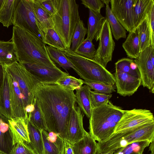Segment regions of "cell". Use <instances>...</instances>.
<instances>
[{
	"label": "cell",
	"instance_id": "cell-18",
	"mask_svg": "<svg viewBox=\"0 0 154 154\" xmlns=\"http://www.w3.org/2000/svg\"><path fill=\"white\" fill-rule=\"evenodd\" d=\"M14 146L9 119L0 113V152L10 154Z\"/></svg>",
	"mask_w": 154,
	"mask_h": 154
},
{
	"label": "cell",
	"instance_id": "cell-23",
	"mask_svg": "<svg viewBox=\"0 0 154 154\" xmlns=\"http://www.w3.org/2000/svg\"><path fill=\"white\" fill-rule=\"evenodd\" d=\"M154 5V0H135L133 12L134 29L146 18Z\"/></svg>",
	"mask_w": 154,
	"mask_h": 154
},
{
	"label": "cell",
	"instance_id": "cell-9",
	"mask_svg": "<svg viewBox=\"0 0 154 154\" xmlns=\"http://www.w3.org/2000/svg\"><path fill=\"white\" fill-rule=\"evenodd\" d=\"M152 122H154L153 115L149 110L134 108L125 110L114 133L131 130Z\"/></svg>",
	"mask_w": 154,
	"mask_h": 154
},
{
	"label": "cell",
	"instance_id": "cell-26",
	"mask_svg": "<svg viewBox=\"0 0 154 154\" xmlns=\"http://www.w3.org/2000/svg\"><path fill=\"white\" fill-rule=\"evenodd\" d=\"M102 1L106 5L105 18L109 23L114 38L117 41L121 38H125L127 31L112 13L109 6L110 0Z\"/></svg>",
	"mask_w": 154,
	"mask_h": 154
},
{
	"label": "cell",
	"instance_id": "cell-33",
	"mask_svg": "<svg viewBox=\"0 0 154 154\" xmlns=\"http://www.w3.org/2000/svg\"><path fill=\"white\" fill-rule=\"evenodd\" d=\"M87 33V29L85 27L82 20L80 19L77 22L72 37L70 50L74 52L85 40Z\"/></svg>",
	"mask_w": 154,
	"mask_h": 154
},
{
	"label": "cell",
	"instance_id": "cell-50",
	"mask_svg": "<svg viewBox=\"0 0 154 154\" xmlns=\"http://www.w3.org/2000/svg\"><path fill=\"white\" fill-rule=\"evenodd\" d=\"M150 143L149 149L151 152L150 154H154V141H152Z\"/></svg>",
	"mask_w": 154,
	"mask_h": 154
},
{
	"label": "cell",
	"instance_id": "cell-40",
	"mask_svg": "<svg viewBox=\"0 0 154 154\" xmlns=\"http://www.w3.org/2000/svg\"><path fill=\"white\" fill-rule=\"evenodd\" d=\"M42 135L44 154H61L57 147L49 140L47 131L42 130Z\"/></svg>",
	"mask_w": 154,
	"mask_h": 154
},
{
	"label": "cell",
	"instance_id": "cell-21",
	"mask_svg": "<svg viewBox=\"0 0 154 154\" xmlns=\"http://www.w3.org/2000/svg\"><path fill=\"white\" fill-rule=\"evenodd\" d=\"M105 19L100 13L89 9L87 36L86 38L91 41L94 39L96 42L99 40L100 33Z\"/></svg>",
	"mask_w": 154,
	"mask_h": 154
},
{
	"label": "cell",
	"instance_id": "cell-46",
	"mask_svg": "<svg viewBox=\"0 0 154 154\" xmlns=\"http://www.w3.org/2000/svg\"><path fill=\"white\" fill-rule=\"evenodd\" d=\"M146 18L150 31L152 44L154 46V5L149 12Z\"/></svg>",
	"mask_w": 154,
	"mask_h": 154
},
{
	"label": "cell",
	"instance_id": "cell-53",
	"mask_svg": "<svg viewBox=\"0 0 154 154\" xmlns=\"http://www.w3.org/2000/svg\"><path fill=\"white\" fill-rule=\"evenodd\" d=\"M113 154H122L117 149L115 150Z\"/></svg>",
	"mask_w": 154,
	"mask_h": 154
},
{
	"label": "cell",
	"instance_id": "cell-43",
	"mask_svg": "<svg viewBox=\"0 0 154 154\" xmlns=\"http://www.w3.org/2000/svg\"><path fill=\"white\" fill-rule=\"evenodd\" d=\"M10 154H36L25 142L19 143L14 145Z\"/></svg>",
	"mask_w": 154,
	"mask_h": 154
},
{
	"label": "cell",
	"instance_id": "cell-20",
	"mask_svg": "<svg viewBox=\"0 0 154 154\" xmlns=\"http://www.w3.org/2000/svg\"><path fill=\"white\" fill-rule=\"evenodd\" d=\"M5 69L4 81L0 94V113L10 119L13 118L11 91L8 74L5 68Z\"/></svg>",
	"mask_w": 154,
	"mask_h": 154
},
{
	"label": "cell",
	"instance_id": "cell-54",
	"mask_svg": "<svg viewBox=\"0 0 154 154\" xmlns=\"http://www.w3.org/2000/svg\"><path fill=\"white\" fill-rule=\"evenodd\" d=\"M0 154H4L1 152H0Z\"/></svg>",
	"mask_w": 154,
	"mask_h": 154
},
{
	"label": "cell",
	"instance_id": "cell-6",
	"mask_svg": "<svg viewBox=\"0 0 154 154\" xmlns=\"http://www.w3.org/2000/svg\"><path fill=\"white\" fill-rule=\"evenodd\" d=\"M146 140L151 142L154 141V122L131 130L113 133L105 141L97 143V154L114 151L133 143Z\"/></svg>",
	"mask_w": 154,
	"mask_h": 154
},
{
	"label": "cell",
	"instance_id": "cell-42",
	"mask_svg": "<svg viewBox=\"0 0 154 154\" xmlns=\"http://www.w3.org/2000/svg\"><path fill=\"white\" fill-rule=\"evenodd\" d=\"M82 4L85 8L93 11L100 13L101 9L104 6L102 0H81Z\"/></svg>",
	"mask_w": 154,
	"mask_h": 154
},
{
	"label": "cell",
	"instance_id": "cell-41",
	"mask_svg": "<svg viewBox=\"0 0 154 154\" xmlns=\"http://www.w3.org/2000/svg\"><path fill=\"white\" fill-rule=\"evenodd\" d=\"M84 84L89 86L91 89L97 92L106 94H111L116 91L115 86L108 85L98 83L92 82L84 81Z\"/></svg>",
	"mask_w": 154,
	"mask_h": 154
},
{
	"label": "cell",
	"instance_id": "cell-3",
	"mask_svg": "<svg viewBox=\"0 0 154 154\" xmlns=\"http://www.w3.org/2000/svg\"><path fill=\"white\" fill-rule=\"evenodd\" d=\"M125 110L107 103L92 108L89 119V134L98 142L105 141L114 133L115 128Z\"/></svg>",
	"mask_w": 154,
	"mask_h": 154
},
{
	"label": "cell",
	"instance_id": "cell-36",
	"mask_svg": "<svg viewBox=\"0 0 154 154\" xmlns=\"http://www.w3.org/2000/svg\"><path fill=\"white\" fill-rule=\"evenodd\" d=\"M96 52V50L92 41L86 38L74 52L87 58L93 60Z\"/></svg>",
	"mask_w": 154,
	"mask_h": 154
},
{
	"label": "cell",
	"instance_id": "cell-35",
	"mask_svg": "<svg viewBox=\"0 0 154 154\" xmlns=\"http://www.w3.org/2000/svg\"><path fill=\"white\" fill-rule=\"evenodd\" d=\"M151 142L148 140L137 142L117 149L122 154H143L144 149Z\"/></svg>",
	"mask_w": 154,
	"mask_h": 154
},
{
	"label": "cell",
	"instance_id": "cell-48",
	"mask_svg": "<svg viewBox=\"0 0 154 154\" xmlns=\"http://www.w3.org/2000/svg\"><path fill=\"white\" fill-rule=\"evenodd\" d=\"M64 142L65 154H74L72 149V145L65 140H64Z\"/></svg>",
	"mask_w": 154,
	"mask_h": 154
},
{
	"label": "cell",
	"instance_id": "cell-47",
	"mask_svg": "<svg viewBox=\"0 0 154 154\" xmlns=\"http://www.w3.org/2000/svg\"><path fill=\"white\" fill-rule=\"evenodd\" d=\"M5 71L3 64H0V94L4 81Z\"/></svg>",
	"mask_w": 154,
	"mask_h": 154
},
{
	"label": "cell",
	"instance_id": "cell-2",
	"mask_svg": "<svg viewBox=\"0 0 154 154\" xmlns=\"http://www.w3.org/2000/svg\"><path fill=\"white\" fill-rule=\"evenodd\" d=\"M11 40L13 43L19 63L57 67L48 56L46 44L35 35L14 26Z\"/></svg>",
	"mask_w": 154,
	"mask_h": 154
},
{
	"label": "cell",
	"instance_id": "cell-30",
	"mask_svg": "<svg viewBox=\"0 0 154 154\" xmlns=\"http://www.w3.org/2000/svg\"><path fill=\"white\" fill-rule=\"evenodd\" d=\"M17 62L13 42L0 40V64H9Z\"/></svg>",
	"mask_w": 154,
	"mask_h": 154
},
{
	"label": "cell",
	"instance_id": "cell-5",
	"mask_svg": "<svg viewBox=\"0 0 154 154\" xmlns=\"http://www.w3.org/2000/svg\"><path fill=\"white\" fill-rule=\"evenodd\" d=\"M62 51L84 81L111 85L115 84L114 75L98 62L77 54L70 49Z\"/></svg>",
	"mask_w": 154,
	"mask_h": 154
},
{
	"label": "cell",
	"instance_id": "cell-37",
	"mask_svg": "<svg viewBox=\"0 0 154 154\" xmlns=\"http://www.w3.org/2000/svg\"><path fill=\"white\" fill-rule=\"evenodd\" d=\"M43 42L45 44L62 51L67 49L63 42L53 28L48 30Z\"/></svg>",
	"mask_w": 154,
	"mask_h": 154
},
{
	"label": "cell",
	"instance_id": "cell-52",
	"mask_svg": "<svg viewBox=\"0 0 154 154\" xmlns=\"http://www.w3.org/2000/svg\"><path fill=\"white\" fill-rule=\"evenodd\" d=\"M115 150L112 151H110L106 153H103V154H113Z\"/></svg>",
	"mask_w": 154,
	"mask_h": 154
},
{
	"label": "cell",
	"instance_id": "cell-1",
	"mask_svg": "<svg viewBox=\"0 0 154 154\" xmlns=\"http://www.w3.org/2000/svg\"><path fill=\"white\" fill-rule=\"evenodd\" d=\"M35 98L40 109L48 132L65 140L72 109L76 103L74 90L55 83L37 85Z\"/></svg>",
	"mask_w": 154,
	"mask_h": 154
},
{
	"label": "cell",
	"instance_id": "cell-39",
	"mask_svg": "<svg viewBox=\"0 0 154 154\" xmlns=\"http://www.w3.org/2000/svg\"><path fill=\"white\" fill-rule=\"evenodd\" d=\"M91 106L94 108L107 103L112 94H106L91 90Z\"/></svg>",
	"mask_w": 154,
	"mask_h": 154
},
{
	"label": "cell",
	"instance_id": "cell-22",
	"mask_svg": "<svg viewBox=\"0 0 154 154\" xmlns=\"http://www.w3.org/2000/svg\"><path fill=\"white\" fill-rule=\"evenodd\" d=\"M91 89L85 85L79 89L76 90L75 94V102L81 111L89 119L91 116L92 110L91 91Z\"/></svg>",
	"mask_w": 154,
	"mask_h": 154
},
{
	"label": "cell",
	"instance_id": "cell-29",
	"mask_svg": "<svg viewBox=\"0 0 154 154\" xmlns=\"http://www.w3.org/2000/svg\"><path fill=\"white\" fill-rule=\"evenodd\" d=\"M46 49L50 58L54 63L61 67L67 73V69L70 68L76 72L75 67L62 51L49 46L46 45Z\"/></svg>",
	"mask_w": 154,
	"mask_h": 154
},
{
	"label": "cell",
	"instance_id": "cell-32",
	"mask_svg": "<svg viewBox=\"0 0 154 154\" xmlns=\"http://www.w3.org/2000/svg\"><path fill=\"white\" fill-rule=\"evenodd\" d=\"M140 52L147 47L153 45L150 31L146 18L137 27Z\"/></svg>",
	"mask_w": 154,
	"mask_h": 154
},
{
	"label": "cell",
	"instance_id": "cell-19",
	"mask_svg": "<svg viewBox=\"0 0 154 154\" xmlns=\"http://www.w3.org/2000/svg\"><path fill=\"white\" fill-rule=\"evenodd\" d=\"M38 27L43 42L48 30L53 28L51 17L38 4L36 0H32Z\"/></svg>",
	"mask_w": 154,
	"mask_h": 154
},
{
	"label": "cell",
	"instance_id": "cell-28",
	"mask_svg": "<svg viewBox=\"0 0 154 154\" xmlns=\"http://www.w3.org/2000/svg\"><path fill=\"white\" fill-rule=\"evenodd\" d=\"M20 0H4L0 11V22L8 28L13 25L15 10Z\"/></svg>",
	"mask_w": 154,
	"mask_h": 154
},
{
	"label": "cell",
	"instance_id": "cell-17",
	"mask_svg": "<svg viewBox=\"0 0 154 154\" xmlns=\"http://www.w3.org/2000/svg\"><path fill=\"white\" fill-rule=\"evenodd\" d=\"M14 146L20 142H30L26 119L22 118H13L9 119Z\"/></svg>",
	"mask_w": 154,
	"mask_h": 154
},
{
	"label": "cell",
	"instance_id": "cell-13",
	"mask_svg": "<svg viewBox=\"0 0 154 154\" xmlns=\"http://www.w3.org/2000/svg\"><path fill=\"white\" fill-rule=\"evenodd\" d=\"M20 63L41 83H55L61 78L69 75L57 67H51L37 63Z\"/></svg>",
	"mask_w": 154,
	"mask_h": 154
},
{
	"label": "cell",
	"instance_id": "cell-8",
	"mask_svg": "<svg viewBox=\"0 0 154 154\" xmlns=\"http://www.w3.org/2000/svg\"><path fill=\"white\" fill-rule=\"evenodd\" d=\"M13 25L32 34L42 40L32 0H20L14 13Z\"/></svg>",
	"mask_w": 154,
	"mask_h": 154
},
{
	"label": "cell",
	"instance_id": "cell-4",
	"mask_svg": "<svg viewBox=\"0 0 154 154\" xmlns=\"http://www.w3.org/2000/svg\"><path fill=\"white\" fill-rule=\"evenodd\" d=\"M55 14L51 17L53 28L70 49L72 37L76 25L80 19L79 5L75 0H53Z\"/></svg>",
	"mask_w": 154,
	"mask_h": 154
},
{
	"label": "cell",
	"instance_id": "cell-34",
	"mask_svg": "<svg viewBox=\"0 0 154 154\" xmlns=\"http://www.w3.org/2000/svg\"><path fill=\"white\" fill-rule=\"evenodd\" d=\"M34 104L35 109L28 115L27 118L35 127L41 131H48L45 123L37 101L34 98Z\"/></svg>",
	"mask_w": 154,
	"mask_h": 154
},
{
	"label": "cell",
	"instance_id": "cell-7",
	"mask_svg": "<svg viewBox=\"0 0 154 154\" xmlns=\"http://www.w3.org/2000/svg\"><path fill=\"white\" fill-rule=\"evenodd\" d=\"M3 65L17 82L23 97L25 108L33 103L36 87L40 82L18 62Z\"/></svg>",
	"mask_w": 154,
	"mask_h": 154
},
{
	"label": "cell",
	"instance_id": "cell-51",
	"mask_svg": "<svg viewBox=\"0 0 154 154\" xmlns=\"http://www.w3.org/2000/svg\"><path fill=\"white\" fill-rule=\"evenodd\" d=\"M4 0H0V11L3 4Z\"/></svg>",
	"mask_w": 154,
	"mask_h": 154
},
{
	"label": "cell",
	"instance_id": "cell-27",
	"mask_svg": "<svg viewBox=\"0 0 154 154\" xmlns=\"http://www.w3.org/2000/svg\"><path fill=\"white\" fill-rule=\"evenodd\" d=\"M122 46L128 58L137 59L140 53L139 37L137 28L129 32Z\"/></svg>",
	"mask_w": 154,
	"mask_h": 154
},
{
	"label": "cell",
	"instance_id": "cell-10",
	"mask_svg": "<svg viewBox=\"0 0 154 154\" xmlns=\"http://www.w3.org/2000/svg\"><path fill=\"white\" fill-rule=\"evenodd\" d=\"M99 44L93 60L106 68L112 61L115 43L113 39L109 23L105 18L100 33Z\"/></svg>",
	"mask_w": 154,
	"mask_h": 154
},
{
	"label": "cell",
	"instance_id": "cell-15",
	"mask_svg": "<svg viewBox=\"0 0 154 154\" xmlns=\"http://www.w3.org/2000/svg\"><path fill=\"white\" fill-rule=\"evenodd\" d=\"M114 76L117 92L121 96L132 95L141 85L140 78L127 73L115 71Z\"/></svg>",
	"mask_w": 154,
	"mask_h": 154
},
{
	"label": "cell",
	"instance_id": "cell-31",
	"mask_svg": "<svg viewBox=\"0 0 154 154\" xmlns=\"http://www.w3.org/2000/svg\"><path fill=\"white\" fill-rule=\"evenodd\" d=\"M116 71L127 73L138 78L140 74L134 60L128 58H123L115 63Z\"/></svg>",
	"mask_w": 154,
	"mask_h": 154
},
{
	"label": "cell",
	"instance_id": "cell-11",
	"mask_svg": "<svg viewBox=\"0 0 154 154\" xmlns=\"http://www.w3.org/2000/svg\"><path fill=\"white\" fill-rule=\"evenodd\" d=\"M154 47L151 45L141 52L138 58L134 60L140 74L141 85L154 93V61L151 58Z\"/></svg>",
	"mask_w": 154,
	"mask_h": 154
},
{
	"label": "cell",
	"instance_id": "cell-25",
	"mask_svg": "<svg viewBox=\"0 0 154 154\" xmlns=\"http://www.w3.org/2000/svg\"><path fill=\"white\" fill-rule=\"evenodd\" d=\"M87 131L84 137L73 144L72 148L74 154H97V143Z\"/></svg>",
	"mask_w": 154,
	"mask_h": 154
},
{
	"label": "cell",
	"instance_id": "cell-49",
	"mask_svg": "<svg viewBox=\"0 0 154 154\" xmlns=\"http://www.w3.org/2000/svg\"><path fill=\"white\" fill-rule=\"evenodd\" d=\"M35 109V106L33 103L27 105L25 108V110L26 114L28 115L32 112Z\"/></svg>",
	"mask_w": 154,
	"mask_h": 154
},
{
	"label": "cell",
	"instance_id": "cell-45",
	"mask_svg": "<svg viewBox=\"0 0 154 154\" xmlns=\"http://www.w3.org/2000/svg\"><path fill=\"white\" fill-rule=\"evenodd\" d=\"M40 6L52 17L56 13L53 0H36Z\"/></svg>",
	"mask_w": 154,
	"mask_h": 154
},
{
	"label": "cell",
	"instance_id": "cell-12",
	"mask_svg": "<svg viewBox=\"0 0 154 154\" xmlns=\"http://www.w3.org/2000/svg\"><path fill=\"white\" fill-rule=\"evenodd\" d=\"M135 0H110L111 10L126 31L134 29L133 12Z\"/></svg>",
	"mask_w": 154,
	"mask_h": 154
},
{
	"label": "cell",
	"instance_id": "cell-16",
	"mask_svg": "<svg viewBox=\"0 0 154 154\" xmlns=\"http://www.w3.org/2000/svg\"><path fill=\"white\" fill-rule=\"evenodd\" d=\"M7 72L10 88L11 105L13 118H22L27 119L28 116L25 110L24 98L22 92L14 78Z\"/></svg>",
	"mask_w": 154,
	"mask_h": 154
},
{
	"label": "cell",
	"instance_id": "cell-38",
	"mask_svg": "<svg viewBox=\"0 0 154 154\" xmlns=\"http://www.w3.org/2000/svg\"><path fill=\"white\" fill-rule=\"evenodd\" d=\"M55 83L63 87L74 91L80 88L84 84V81L69 75L61 78Z\"/></svg>",
	"mask_w": 154,
	"mask_h": 154
},
{
	"label": "cell",
	"instance_id": "cell-24",
	"mask_svg": "<svg viewBox=\"0 0 154 154\" xmlns=\"http://www.w3.org/2000/svg\"><path fill=\"white\" fill-rule=\"evenodd\" d=\"M26 124L30 142L26 143L36 154H44L42 131L34 126L28 118Z\"/></svg>",
	"mask_w": 154,
	"mask_h": 154
},
{
	"label": "cell",
	"instance_id": "cell-44",
	"mask_svg": "<svg viewBox=\"0 0 154 154\" xmlns=\"http://www.w3.org/2000/svg\"><path fill=\"white\" fill-rule=\"evenodd\" d=\"M48 137L49 140L58 148L61 154H65L64 140L58 134L53 132L48 133Z\"/></svg>",
	"mask_w": 154,
	"mask_h": 154
},
{
	"label": "cell",
	"instance_id": "cell-14",
	"mask_svg": "<svg viewBox=\"0 0 154 154\" xmlns=\"http://www.w3.org/2000/svg\"><path fill=\"white\" fill-rule=\"evenodd\" d=\"M84 114L76 103L70 116L67 133L65 140L71 144L78 142L84 136L86 131L83 125Z\"/></svg>",
	"mask_w": 154,
	"mask_h": 154
}]
</instances>
